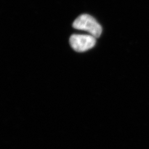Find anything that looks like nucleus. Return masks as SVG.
Instances as JSON below:
<instances>
[{"mask_svg":"<svg viewBox=\"0 0 149 149\" xmlns=\"http://www.w3.org/2000/svg\"><path fill=\"white\" fill-rule=\"evenodd\" d=\"M73 27L79 30L88 32L90 35L98 38L101 35L102 28L96 19L88 15H82L77 18L74 22Z\"/></svg>","mask_w":149,"mask_h":149,"instance_id":"nucleus-1","label":"nucleus"},{"mask_svg":"<svg viewBox=\"0 0 149 149\" xmlns=\"http://www.w3.org/2000/svg\"><path fill=\"white\" fill-rule=\"evenodd\" d=\"M96 38L91 35L73 34L70 39V44L75 51L84 52L95 45Z\"/></svg>","mask_w":149,"mask_h":149,"instance_id":"nucleus-2","label":"nucleus"}]
</instances>
